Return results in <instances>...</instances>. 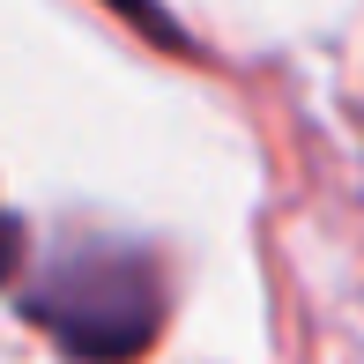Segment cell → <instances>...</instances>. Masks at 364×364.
Listing matches in <instances>:
<instances>
[{"instance_id": "6da1fadb", "label": "cell", "mask_w": 364, "mask_h": 364, "mask_svg": "<svg viewBox=\"0 0 364 364\" xmlns=\"http://www.w3.org/2000/svg\"><path fill=\"white\" fill-rule=\"evenodd\" d=\"M30 320L82 364H134L156 342L164 290L141 253H68L30 290Z\"/></svg>"}, {"instance_id": "7a4b0ae2", "label": "cell", "mask_w": 364, "mask_h": 364, "mask_svg": "<svg viewBox=\"0 0 364 364\" xmlns=\"http://www.w3.org/2000/svg\"><path fill=\"white\" fill-rule=\"evenodd\" d=\"M112 15H119V23H134L141 38H156L164 53H186V30L171 23V8H164V0H105Z\"/></svg>"}, {"instance_id": "3957f363", "label": "cell", "mask_w": 364, "mask_h": 364, "mask_svg": "<svg viewBox=\"0 0 364 364\" xmlns=\"http://www.w3.org/2000/svg\"><path fill=\"white\" fill-rule=\"evenodd\" d=\"M15 260H23V223H15L8 208H0V283L15 275Z\"/></svg>"}]
</instances>
